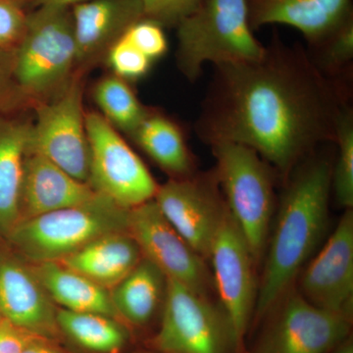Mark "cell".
<instances>
[{"instance_id":"1","label":"cell","mask_w":353,"mask_h":353,"mask_svg":"<svg viewBox=\"0 0 353 353\" xmlns=\"http://www.w3.org/2000/svg\"><path fill=\"white\" fill-rule=\"evenodd\" d=\"M350 88L323 75L303 46L274 34L259 59L214 66L194 131L209 145L252 148L285 180L318 146L334 143Z\"/></svg>"},{"instance_id":"2","label":"cell","mask_w":353,"mask_h":353,"mask_svg":"<svg viewBox=\"0 0 353 353\" xmlns=\"http://www.w3.org/2000/svg\"><path fill=\"white\" fill-rule=\"evenodd\" d=\"M332 167L314 152L285 178L275 228L267 252L254 314L263 318L289 292L314 252L328 222Z\"/></svg>"},{"instance_id":"3","label":"cell","mask_w":353,"mask_h":353,"mask_svg":"<svg viewBox=\"0 0 353 353\" xmlns=\"http://www.w3.org/2000/svg\"><path fill=\"white\" fill-rule=\"evenodd\" d=\"M76 73L71 7L43 6L30 11L24 37L13 51L18 106L34 109L55 99Z\"/></svg>"},{"instance_id":"4","label":"cell","mask_w":353,"mask_h":353,"mask_svg":"<svg viewBox=\"0 0 353 353\" xmlns=\"http://www.w3.org/2000/svg\"><path fill=\"white\" fill-rule=\"evenodd\" d=\"M175 28L176 67L190 83L201 78L206 63H245L264 53L250 27L245 0H201Z\"/></svg>"},{"instance_id":"5","label":"cell","mask_w":353,"mask_h":353,"mask_svg":"<svg viewBox=\"0 0 353 353\" xmlns=\"http://www.w3.org/2000/svg\"><path fill=\"white\" fill-rule=\"evenodd\" d=\"M129 210L97 194L78 205L22 221L6 241L26 262H59L101 236L128 232Z\"/></svg>"},{"instance_id":"6","label":"cell","mask_w":353,"mask_h":353,"mask_svg":"<svg viewBox=\"0 0 353 353\" xmlns=\"http://www.w3.org/2000/svg\"><path fill=\"white\" fill-rule=\"evenodd\" d=\"M210 148L221 192L257 264L268 243L277 171L248 146L222 141Z\"/></svg>"},{"instance_id":"7","label":"cell","mask_w":353,"mask_h":353,"mask_svg":"<svg viewBox=\"0 0 353 353\" xmlns=\"http://www.w3.org/2000/svg\"><path fill=\"white\" fill-rule=\"evenodd\" d=\"M152 345L160 353L240 352L224 309L168 278L161 324Z\"/></svg>"},{"instance_id":"8","label":"cell","mask_w":353,"mask_h":353,"mask_svg":"<svg viewBox=\"0 0 353 353\" xmlns=\"http://www.w3.org/2000/svg\"><path fill=\"white\" fill-rule=\"evenodd\" d=\"M85 127L90 187L123 208L152 201L159 185L120 132L99 111L85 112Z\"/></svg>"},{"instance_id":"9","label":"cell","mask_w":353,"mask_h":353,"mask_svg":"<svg viewBox=\"0 0 353 353\" xmlns=\"http://www.w3.org/2000/svg\"><path fill=\"white\" fill-rule=\"evenodd\" d=\"M83 77L77 72L68 87L55 99L34 108L28 152L50 160L81 182L87 183L90 171Z\"/></svg>"},{"instance_id":"10","label":"cell","mask_w":353,"mask_h":353,"mask_svg":"<svg viewBox=\"0 0 353 353\" xmlns=\"http://www.w3.org/2000/svg\"><path fill=\"white\" fill-rule=\"evenodd\" d=\"M257 353H328L347 340L350 317L287 292L272 309Z\"/></svg>"},{"instance_id":"11","label":"cell","mask_w":353,"mask_h":353,"mask_svg":"<svg viewBox=\"0 0 353 353\" xmlns=\"http://www.w3.org/2000/svg\"><path fill=\"white\" fill-rule=\"evenodd\" d=\"M208 259L212 265L213 285L241 350L256 305V263L228 208L216 232Z\"/></svg>"},{"instance_id":"12","label":"cell","mask_w":353,"mask_h":353,"mask_svg":"<svg viewBox=\"0 0 353 353\" xmlns=\"http://www.w3.org/2000/svg\"><path fill=\"white\" fill-rule=\"evenodd\" d=\"M160 212L204 260H208L226 202L214 171L170 179L153 199Z\"/></svg>"},{"instance_id":"13","label":"cell","mask_w":353,"mask_h":353,"mask_svg":"<svg viewBox=\"0 0 353 353\" xmlns=\"http://www.w3.org/2000/svg\"><path fill=\"white\" fill-rule=\"evenodd\" d=\"M128 233L138 243L143 259L166 278L208 296L213 279L205 260L165 219L153 199L130 209Z\"/></svg>"},{"instance_id":"14","label":"cell","mask_w":353,"mask_h":353,"mask_svg":"<svg viewBox=\"0 0 353 353\" xmlns=\"http://www.w3.org/2000/svg\"><path fill=\"white\" fill-rule=\"evenodd\" d=\"M301 296L317 307L352 317L353 212L345 209L334 233L304 271Z\"/></svg>"},{"instance_id":"15","label":"cell","mask_w":353,"mask_h":353,"mask_svg":"<svg viewBox=\"0 0 353 353\" xmlns=\"http://www.w3.org/2000/svg\"><path fill=\"white\" fill-rule=\"evenodd\" d=\"M0 314L34 336L55 341L60 334L57 307L32 265L3 250H0Z\"/></svg>"},{"instance_id":"16","label":"cell","mask_w":353,"mask_h":353,"mask_svg":"<svg viewBox=\"0 0 353 353\" xmlns=\"http://www.w3.org/2000/svg\"><path fill=\"white\" fill-rule=\"evenodd\" d=\"M77 72L104 62L108 50L132 25L145 18L143 0H85L71 7Z\"/></svg>"},{"instance_id":"17","label":"cell","mask_w":353,"mask_h":353,"mask_svg":"<svg viewBox=\"0 0 353 353\" xmlns=\"http://www.w3.org/2000/svg\"><path fill=\"white\" fill-rule=\"evenodd\" d=\"M253 31L268 25L290 26L308 46L352 15V0H245Z\"/></svg>"},{"instance_id":"18","label":"cell","mask_w":353,"mask_h":353,"mask_svg":"<svg viewBox=\"0 0 353 353\" xmlns=\"http://www.w3.org/2000/svg\"><path fill=\"white\" fill-rule=\"evenodd\" d=\"M95 194L88 183L77 180L41 155L28 152L21 188L20 222L78 205Z\"/></svg>"},{"instance_id":"19","label":"cell","mask_w":353,"mask_h":353,"mask_svg":"<svg viewBox=\"0 0 353 353\" xmlns=\"http://www.w3.org/2000/svg\"><path fill=\"white\" fill-rule=\"evenodd\" d=\"M32 121L0 114V240L20 222L21 188Z\"/></svg>"},{"instance_id":"20","label":"cell","mask_w":353,"mask_h":353,"mask_svg":"<svg viewBox=\"0 0 353 353\" xmlns=\"http://www.w3.org/2000/svg\"><path fill=\"white\" fill-rule=\"evenodd\" d=\"M143 259L137 241L128 233L101 236L59 261L110 290Z\"/></svg>"},{"instance_id":"21","label":"cell","mask_w":353,"mask_h":353,"mask_svg":"<svg viewBox=\"0 0 353 353\" xmlns=\"http://www.w3.org/2000/svg\"><path fill=\"white\" fill-rule=\"evenodd\" d=\"M130 138L171 179L196 174V161L183 127L162 111L150 108Z\"/></svg>"},{"instance_id":"22","label":"cell","mask_w":353,"mask_h":353,"mask_svg":"<svg viewBox=\"0 0 353 353\" xmlns=\"http://www.w3.org/2000/svg\"><path fill=\"white\" fill-rule=\"evenodd\" d=\"M32 267L48 296L55 305H60L59 308L76 312L99 313L120 320L113 305L110 290L60 262H43L32 264Z\"/></svg>"},{"instance_id":"23","label":"cell","mask_w":353,"mask_h":353,"mask_svg":"<svg viewBox=\"0 0 353 353\" xmlns=\"http://www.w3.org/2000/svg\"><path fill=\"white\" fill-rule=\"evenodd\" d=\"M166 284L162 271L143 257L134 270L110 290L121 321L136 327L148 324L164 301Z\"/></svg>"},{"instance_id":"24","label":"cell","mask_w":353,"mask_h":353,"mask_svg":"<svg viewBox=\"0 0 353 353\" xmlns=\"http://www.w3.org/2000/svg\"><path fill=\"white\" fill-rule=\"evenodd\" d=\"M57 324L60 333L90 352L119 353L128 341L123 323L99 313L57 308Z\"/></svg>"},{"instance_id":"25","label":"cell","mask_w":353,"mask_h":353,"mask_svg":"<svg viewBox=\"0 0 353 353\" xmlns=\"http://www.w3.org/2000/svg\"><path fill=\"white\" fill-rule=\"evenodd\" d=\"M99 112L117 131L131 136L148 113V106L141 103L130 82L110 74L102 77L92 90Z\"/></svg>"},{"instance_id":"26","label":"cell","mask_w":353,"mask_h":353,"mask_svg":"<svg viewBox=\"0 0 353 353\" xmlns=\"http://www.w3.org/2000/svg\"><path fill=\"white\" fill-rule=\"evenodd\" d=\"M306 50L316 68L326 78L350 85L353 66V14L334 31L308 46Z\"/></svg>"},{"instance_id":"27","label":"cell","mask_w":353,"mask_h":353,"mask_svg":"<svg viewBox=\"0 0 353 353\" xmlns=\"http://www.w3.org/2000/svg\"><path fill=\"white\" fill-rule=\"evenodd\" d=\"M336 157L332 167V192L339 205L353 206V109H343L336 128Z\"/></svg>"},{"instance_id":"28","label":"cell","mask_w":353,"mask_h":353,"mask_svg":"<svg viewBox=\"0 0 353 353\" xmlns=\"http://www.w3.org/2000/svg\"><path fill=\"white\" fill-rule=\"evenodd\" d=\"M104 62L114 75L128 82H136L148 75L153 62L124 36L108 50Z\"/></svg>"},{"instance_id":"29","label":"cell","mask_w":353,"mask_h":353,"mask_svg":"<svg viewBox=\"0 0 353 353\" xmlns=\"http://www.w3.org/2000/svg\"><path fill=\"white\" fill-rule=\"evenodd\" d=\"M124 37L152 62L163 57L168 50L164 27L148 18L132 25Z\"/></svg>"},{"instance_id":"30","label":"cell","mask_w":353,"mask_h":353,"mask_svg":"<svg viewBox=\"0 0 353 353\" xmlns=\"http://www.w3.org/2000/svg\"><path fill=\"white\" fill-rule=\"evenodd\" d=\"M28 11L17 0H0V50L11 51L27 29Z\"/></svg>"},{"instance_id":"31","label":"cell","mask_w":353,"mask_h":353,"mask_svg":"<svg viewBox=\"0 0 353 353\" xmlns=\"http://www.w3.org/2000/svg\"><path fill=\"white\" fill-rule=\"evenodd\" d=\"M201 0H143L145 18L162 27H176Z\"/></svg>"},{"instance_id":"32","label":"cell","mask_w":353,"mask_h":353,"mask_svg":"<svg viewBox=\"0 0 353 353\" xmlns=\"http://www.w3.org/2000/svg\"><path fill=\"white\" fill-rule=\"evenodd\" d=\"M34 336H38L19 328L3 318L0 322V353H22Z\"/></svg>"},{"instance_id":"33","label":"cell","mask_w":353,"mask_h":353,"mask_svg":"<svg viewBox=\"0 0 353 353\" xmlns=\"http://www.w3.org/2000/svg\"><path fill=\"white\" fill-rule=\"evenodd\" d=\"M13 51L0 50V110L19 108L13 85Z\"/></svg>"},{"instance_id":"34","label":"cell","mask_w":353,"mask_h":353,"mask_svg":"<svg viewBox=\"0 0 353 353\" xmlns=\"http://www.w3.org/2000/svg\"><path fill=\"white\" fill-rule=\"evenodd\" d=\"M22 353H67L57 345V341L50 339L34 336Z\"/></svg>"},{"instance_id":"35","label":"cell","mask_w":353,"mask_h":353,"mask_svg":"<svg viewBox=\"0 0 353 353\" xmlns=\"http://www.w3.org/2000/svg\"><path fill=\"white\" fill-rule=\"evenodd\" d=\"M17 1H19L26 9L30 7L32 10H34L43 6L72 7L85 0H17Z\"/></svg>"},{"instance_id":"36","label":"cell","mask_w":353,"mask_h":353,"mask_svg":"<svg viewBox=\"0 0 353 353\" xmlns=\"http://www.w3.org/2000/svg\"><path fill=\"white\" fill-rule=\"evenodd\" d=\"M334 353H353L352 341L345 340L338 347L334 348Z\"/></svg>"},{"instance_id":"37","label":"cell","mask_w":353,"mask_h":353,"mask_svg":"<svg viewBox=\"0 0 353 353\" xmlns=\"http://www.w3.org/2000/svg\"><path fill=\"white\" fill-rule=\"evenodd\" d=\"M3 319V318H2V316L1 314H0V322H1V320Z\"/></svg>"},{"instance_id":"38","label":"cell","mask_w":353,"mask_h":353,"mask_svg":"<svg viewBox=\"0 0 353 353\" xmlns=\"http://www.w3.org/2000/svg\"><path fill=\"white\" fill-rule=\"evenodd\" d=\"M143 353H160V352H143Z\"/></svg>"}]
</instances>
